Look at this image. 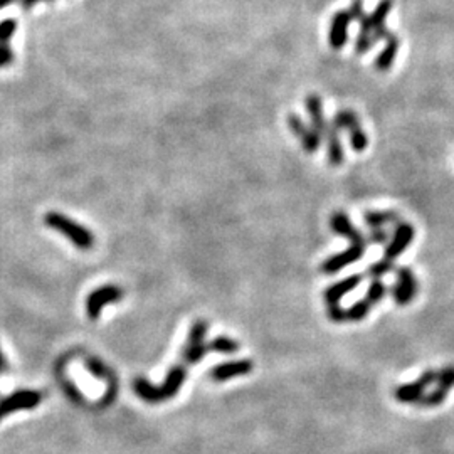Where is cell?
I'll use <instances>...</instances> for the list:
<instances>
[{
	"label": "cell",
	"instance_id": "cell-1",
	"mask_svg": "<svg viewBox=\"0 0 454 454\" xmlns=\"http://www.w3.org/2000/svg\"><path fill=\"white\" fill-rule=\"evenodd\" d=\"M187 377V372L182 365L174 367V369L168 370L165 382L162 385H152L150 382L143 381V379H136L133 383V389L138 397H142L147 402H163L167 399L174 397L179 392V389L182 387L183 381Z\"/></svg>",
	"mask_w": 454,
	"mask_h": 454
},
{
	"label": "cell",
	"instance_id": "cell-2",
	"mask_svg": "<svg viewBox=\"0 0 454 454\" xmlns=\"http://www.w3.org/2000/svg\"><path fill=\"white\" fill-rule=\"evenodd\" d=\"M44 224L49 229L57 230L62 236L68 237L71 244L83 249V251H88V249L95 246V234L89 229H86L84 226L78 224L76 221L69 219L68 215L61 212H48L44 215Z\"/></svg>",
	"mask_w": 454,
	"mask_h": 454
},
{
	"label": "cell",
	"instance_id": "cell-3",
	"mask_svg": "<svg viewBox=\"0 0 454 454\" xmlns=\"http://www.w3.org/2000/svg\"><path fill=\"white\" fill-rule=\"evenodd\" d=\"M123 298V289L115 284H105V287L96 288L86 298V313L91 320H96L103 308L109 303H115Z\"/></svg>",
	"mask_w": 454,
	"mask_h": 454
},
{
	"label": "cell",
	"instance_id": "cell-4",
	"mask_svg": "<svg viewBox=\"0 0 454 454\" xmlns=\"http://www.w3.org/2000/svg\"><path fill=\"white\" fill-rule=\"evenodd\" d=\"M414 236H416V229H414V226L410 224V222H406V221L397 222V224H395L392 237H390V241L387 242L385 246L383 257L389 261H394L397 260V257H401L406 249L410 246V242L414 241Z\"/></svg>",
	"mask_w": 454,
	"mask_h": 454
},
{
	"label": "cell",
	"instance_id": "cell-5",
	"mask_svg": "<svg viewBox=\"0 0 454 454\" xmlns=\"http://www.w3.org/2000/svg\"><path fill=\"white\" fill-rule=\"evenodd\" d=\"M397 281L392 287V298L399 307H406L417 295V278L409 268H395Z\"/></svg>",
	"mask_w": 454,
	"mask_h": 454
},
{
	"label": "cell",
	"instance_id": "cell-6",
	"mask_svg": "<svg viewBox=\"0 0 454 454\" xmlns=\"http://www.w3.org/2000/svg\"><path fill=\"white\" fill-rule=\"evenodd\" d=\"M436 379H437L436 370H426L416 382L399 385L394 392L395 399H397L399 402H404V404H416L419 399L424 395L426 389H428L430 383L436 382Z\"/></svg>",
	"mask_w": 454,
	"mask_h": 454
},
{
	"label": "cell",
	"instance_id": "cell-7",
	"mask_svg": "<svg viewBox=\"0 0 454 454\" xmlns=\"http://www.w3.org/2000/svg\"><path fill=\"white\" fill-rule=\"evenodd\" d=\"M41 394L36 390H17V392L7 395L6 399L0 401V421L15 410L34 409L41 404Z\"/></svg>",
	"mask_w": 454,
	"mask_h": 454
},
{
	"label": "cell",
	"instance_id": "cell-8",
	"mask_svg": "<svg viewBox=\"0 0 454 454\" xmlns=\"http://www.w3.org/2000/svg\"><path fill=\"white\" fill-rule=\"evenodd\" d=\"M207 334V323L203 320H199L192 325L189 340H187L185 350H183V358L187 360V363H197L201 362V358L206 355V352L209 350V347H206L203 338Z\"/></svg>",
	"mask_w": 454,
	"mask_h": 454
},
{
	"label": "cell",
	"instance_id": "cell-9",
	"mask_svg": "<svg viewBox=\"0 0 454 454\" xmlns=\"http://www.w3.org/2000/svg\"><path fill=\"white\" fill-rule=\"evenodd\" d=\"M288 127L289 130L293 131V135L300 140L301 147H303L305 152H308V154H315V152L318 150L320 145H322V138L316 135L311 127H308V125L301 120L300 115H296V113H289Z\"/></svg>",
	"mask_w": 454,
	"mask_h": 454
},
{
	"label": "cell",
	"instance_id": "cell-10",
	"mask_svg": "<svg viewBox=\"0 0 454 454\" xmlns=\"http://www.w3.org/2000/svg\"><path fill=\"white\" fill-rule=\"evenodd\" d=\"M365 248L367 246H362V244H352L350 248L345 249V251L335 254V256H330L322 264V273H325V275H335V273L342 271V269L347 268V266L357 263V261H360L363 257Z\"/></svg>",
	"mask_w": 454,
	"mask_h": 454
},
{
	"label": "cell",
	"instance_id": "cell-11",
	"mask_svg": "<svg viewBox=\"0 0 454 454\" xmlns=\"http://www.w3.org/2000/svg\"><path fill=\"white\" fill-rule=\"evenodd\" d=\"M330 229L334 230L335 234H338V236L345 237L352 244H369L365 234H363L362 230H358L357 227L354 226V222L350 221V217H348L345 212H342V210H336V212L332 214Z\"/></svg>",
	"mask_w": 454,
	"mask_h": 454
},
{
	"label": "cell",
	"instance_id": "cell-12",
	"mask_svg": "<svg viewBox=\"0 0 454 454\" xmlns=\"http://www.w3.org/2000/svg\"><path fill=\"white\" fill-rule=\"evenodd\" d=\"M352 24V15L348 9L338 10L334 14L330 21V30H328V42L335 51L345 48L348 42V27Z\"/></svg>",
	"mask_w": 454,
	"mask_h": 454
},
{
	"label": "cell",
	"instance_id": "cell-13",
	"mask_svg": "<svg viewBox=\"0 0 454 454\" xmlns=\"http://www.w3.org/2000/svg\"><path fill=\"white\" fill-rule=\"evenodd\" d=\"M254 369V363L251 360L244 358V360H237V362H227V363H221L215 369L210 372L214 381L217 382H226L230 381L234 377H241V375H248L249 372Z\"/></svg>",
	"mask_w": 454,
	"mask_h": 454
},
{
	"label": "cell",
	"instance_id": "cell-14",
	"mask_svg": "<svg viewBox=\"0 0 454 454\" xmlns=\"http://www.w3.org/2000/svg\"><path fill=\"white\" fill-rule=\"evenodd\" d=\"M305 107H307L308 115H310V118H311L310 127L315 130V133L320 136V138L325 140L328 123H327V120H325L322 98L316 96V95L307 96V100H305Z\"/></svg>",
	"mask_w": 454,
	"mask_h": 454
},
{
	"label": "cell",
	"instance_id": "cell-15",
	"mask_svg": "<svg viewBox=\"0 0 454 454\" xmlns=\"http://www.w3.org/2000/svg\"><path fill=\"white\" fill-rule=\"evenodd\" d=\"M362 281H363V275H352L345 278V280H340L338 283H334L332 287L325 289L323 298L327 301V305L340 303V300H342L345 295H348L350 291H354L357 287H360Z\"/></svg>",
	"mask_w": 454,
	"mask_h": 454
},
{
	"label": "cell",
	"instance_id": "cell-16",
	"mask_svg": "<svg viewBox=\"0 0 454 454\" xmlns=\"http://www.w3.org/2000/svg\"><path fill=\"white\" fill-rule=\"evenodd\" d=\"M392 7L394 0H381V2L377 3V7L374 9V12L370 15H365V17L358 22V30H362V33H372V30H375L377 27L385 26V19L392 12Z\"/></svg>",
	"mask_w": 454,
	"mask_h": 454
},
{
	"label": "cell",
	"instance_id": "cell-17",
	"mask_svg": "<svg viewBox=\"0 0 454 454\" xmlns=\"http://www.w3.org/2000/svg\"><path fill=\"white\" fill-rule=\"evenodd\" d=\"M338 130L335 128V125L328 123V128H327V135H325V140H327V154H328V162H330V165L334 167H338L343 163V158H345V154H343V148H342V142H340V136H338Z\"/></svg>",
	"mask_w": 454,
	"mask_h": 454
},
{
	"label": "cell",
	"instance_id": "cell-18",
	"mask_svg": "<svg viewBox=\"0 0 454 454\" xmlns=\"http://www.w3.org/2000/svg\"><path fill=\"white\" fill-rule=\"evenodd\" d=\"M399 48H401V39L395 36V34H392V36L385 41V48H383L381 51V54L375 57V62H374L375 69L381 73L389 71V69L392 68Z\"/></svg>",
	"mask_w": 454,
	"mask_h": 454
},
{
	"label": "cell",
	"instance_id": "cell-19",
	"mask_svg": "<svg viewBox=\"0 0 454 454\" xmlns=\"http://www.w3.org/2000/svg\"><path fill=\"white\" fill-rule=\"evenodd\" d=\"M363 221L370 229V227H383L385 224H397L402 219L395 210H367L363 214Z\"/></svg>",
	"mask_w": 454,
	"mask_h": 454
},
{
	"label": "cell",
	"instance_id": "cell-20",
	"mask_svg": "<svg viewBox=\"0 0 454 454\" xmlns=\"http://www.w3.org/2000/svg\"><path fill=\"white\" fill-rule=\"evenodd\" d=\"M332 123L335 125V128L338 131H348L360 125V120L357 113H354L352 109H340L334 118H332Z\"/></svg>",
	"mask_w": 454,
	"mask_h": 454
},
{
	"label": "cell",
	"instance_id": "cell-21",
	"mask_svg": "<svg viewBox=\"0 0 454 454\" xmlns=\"http://www.w3.org/2000/svg\"><path fill=\"white\" fill-rule=\"evenodd\" d=\"M372 305L365 298L355 301L350 308H347V322H362L372 310Z\"/></svg>",
	"mask_w": 454,
	"mask_h": 454
},
{
	"label": "cell",
	"instance_id": "cell-22",
	"mask_svg": "<svg viewBox=\"0 0 454 454\" xmlns=\"http://www.w3.org/2000/svg\"><path fill=\"white\" fill-rule=\"evenodd\" d=\"M347 133H348V138H350L352 148H354L355 152H358V154H362V152L367 148V145H369V138H367V133L363 131L362 125H357V127H354Z\"/></svg>",
	"mask_w": 454,
	"mask_h": 454
},
{
	"label": "cell",
	"instance_id": "cell-23",
	"mask_svg": "<svg viewBox=\"0 0 454 454\" xmlns=\"http://www.w3.org/2000/svg\"><path fill=\"white\" fill-rule=\"evenodd\" d=\"M385 295H387L385 283H383V281H381V280H374L370 283L369 289H367L365 300L369 301L372 307H375V305H377L379 301L383 300V296H385Z\"/></svg>",
	"mask_w": 454,
	"mask_h": 454
},
{
	"label": "cell",
	"instance_id": "cell-24",
	"mask_svg": "<svg viewBox=\"0 0 454 454\" xmlns=\"http://www.w3.org/2000/svg\"><path fill=\"white\" fill-rule=\"evenodd\" d=\"M446 395H448V390L441 389V387H437V389H434L433 392L429 394H424L421 399L416 402V406H421V407H436L444 402Z\"/></svg>",
	"mask_w": 454,
	"mask_h": 454
},
{
	"label": "cell",
	"instance_id": "cell-25",
	"mask_svg": "<svg viewBox=\"0 0 454 454\" xmlns=\"http://www.w3.org/2000/svg\"><path fill=\"white\" fill-rule=\"evenodd\" d=\"M390 271H395L394 261H389L383 257V260L369 266V269H367V275H369L372 280H381L383 275H387V273H390Z\"/></svg>",
	"mask_w": 454,
	"mask_h": 454
},
{
	"label": "cell",
	"instance_id": "cell-26",
	"mask_svg": "<svg viewBox=\"0 0 454 454\" xmlns=\"http://www.w3.org/2000/svg\"><path fill=\"white\" fill-rule=\"evenodd\" d=\"M237 348H239V345H237L234 340L227 338V336H217V338L209 345V350L221 352V354H234Z\"/></svg>",
	"mask_w": 454,
	"mask_h": 454
},
{
	"label": "cell",
	"instance_id": "cell-27",
	"mask_svg": "<svg viewBox=\"0 0 454 454\" xmlns=\"http://www.w3.org/2000/svg\"><path fill=\"white\" fill-rule=\"evenodd\" d=\"M15 30H17V21H15V19H3V21L0 22V44L9 46Z\"/></svg>",
	"mask_w": 454,
	"mask_h": 454
},
{
	"label": "cell",
	"instance_id": "cell-28",
	"mask_svg": "<svg viewBox=\"0 0 454 454\" xmlns=\"http://www.w3.org/2000/svg\"><path fill=\"white\" fill-rule=\"evenodd\" d=\"M437 382H439V387L444 390H451L454 387V365H448L444 369H441L437 372Z\"/></svg>",
	"mask_w": 454,
	"mask_h": 454
},
{
	"label": "cell",
	"instance_id": "cell-29",
	"mask_svg": "<svg viewBox=\"0 0 454 454\" xmlns=\"http://www.w3.org/2000/svg\"><path fill=\"white\" fill-rule=\"evenodd\" d=\"M387 241H390L389 230L383 229V227H370L367 242H372V244H387Z\"/></svg>",
	"mask_w": 454,
	"mask_h": 454
},
{
	"label": "cell",
	"instance_id": "cell-30",
	"mask_svg": "<svg viewBox=\"0 0 454 454\" xmlns=\"http://www.w3.org/2000/svg\"><path fill=\"white\" fill-rule=\"evenodd\" d=\"M327 313L328 318L335 323H343L347 322V310L343 307H340V303L335 305H327Z\"/></svg>",
	"mask_w": 454,
	"mask_h": 454
},
{
	"label": "cell",
	"instance_id": "cell-31",
	"mask_svg": "<svg viewBox=\"0 0 454 454\" xmlns=\"http://www.w3.org/2000/svg\"><path fill=\"white\" fill-rule=\"evenodd\" d=\"M86 367H88V370L91 372L93 375H96V377H100V379H105L107 377V367L103 365V363L101 362H98L96 358H88L86 360Z\"/></svg>",
	"mask_w": 454,
	"mask_h": 454
},
{
	"label": "cell",
	"instance_id": "cell-32",
	"mask_svg": "<svg viewBox=\"0 0 454 454\" xmlns=\"http://www.w3.org/2000/svg\"><path fill=\"white\" fill-rule=\"evenodd\" d=\"M348 12L352 15V21H357V22L362 21V19L367 15L363 12V0H354L350 9H348Z\"/></svg>",
	"mask_w": 454,
	"mask_h": 454
},
{
	"label": "cell",
	"instance_id": "cell-33",
	"mask_svg": "<svg viewBox=\"0 0 454 454\" xmlns=\"http://www.w3.org/2000/svg\"><path fill=\"white\" fill-rule=\"evenodd\" d=\"M14 61V53L9 46L0 44V68H6Z\"/></svg>",
	"mask_w": 454,
	"mask_h": 454
},
{
	"label": "cell",
	"instance_id": "cell-34",
	"mask_svg": "<svg viewBox=\"0 0 454 454\" xmlns=\"http://www.w3.org/2000/svg\"><path fill=\"white\" fill-rule=\"evenodd\" d=\"M19 2H21V6L24 7V9H30V7H34L37 2H41V0H19Z\"/></svg>",
	"mask_w": 454,
	"mask_h": 454
},
{
	"label": "cell",
	"instance_id": "cell-35",
	"mask_svg": "<svg viewBox=\"0 0 454 454\" xmlns=\"http://www.w3.org/2000/svg\"><path fill=\"white\" fill-rule=\"evenodd\" d=\"M7 369V363H6V357L2 355V352H0V372H3Z\"/></svg>",
	"mask_w": 454,
	"mask_h": 454
},
{
	"label": "cell",
	"instance_id": "cell-36",
	"mask_svg": "<svg viewBox=\"0 0 454 454\" xmlns=\"http://www.w3.org/2000/svg\"><path fill=\"white\" fill-rule=\"evenodd\" d=\"M15 2V0H0V10L3 9V7H7V6H10V3Z\"/></svg>",
	"mask_w": 454,
	"mask_h": 454
}]
</instances>
